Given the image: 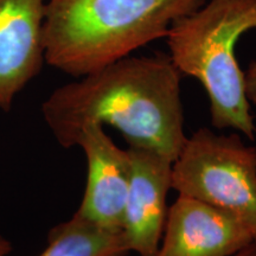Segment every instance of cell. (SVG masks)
Here are the masks:
<instances>
[{"mask_svg":"<svg viewBox=\"0 0 256 256\" xmlns=\"http://www.w3.org/2000/svg\"><path fill=\"white\" fill-rule=\"evenodd\" d=\"M180 78L168 55H130L56 88L42 114L64 148L76 146L86 126L98 124L119 130L128 147L174 162L188 138Z\"/></svg>","mask_w":256,"mask_h":256,"instance_id":"obj_1","label":"cell"},{"mask_svg":"<svg viewBox=\"0 0 256 256\" xmlns=\"http://www.w3.org/2000/svg\"><path fill=\"white\" fill-rule=\"evenodd\" d=\"M206 0H46L44 57L82 78L168 36L177 19Z\"/></svg>","mask_w":256,"mask_h":256,"instance_id":"obj_2","label":"cell"},{"mask_svg":"<svg viewBox=\"0 0 256 256\" xmlns=\"http://www.w3.org/2000/svg\"><path fill=\"white\" fill-rule=\"evenodd\" d=\"M252 28L256 0H209L174 22L165 37L176 68L206 89L212 126L232 128L250 140L255 138V124L235 44Z\"/></svg>","mask_w":256,"mask_h":256,"instance_id":"obj_3","label":"cell"},{"mask_svg":"<svg viewBox=\"0 0 256 256\" xmlns=\"http://www.w3.org/2000/svg\"><path fill=\"white\" fill-rule=\"evenodd\" d=\"M172 188L241 218L256 244V147L200 128L172 165Z\"/></svg>","mask_w":256,"mask_h":256,"instance_id":"obj_4","label":"cell"},{"mask_svg":"<svg viewBox=\"0 0 256 256\" xmlns=\"http://www.w3.org/2000/svg\"><path fill=\"white\" fill-rule=\"evenodd\" d=\"M252 243L250 229L238 216L179 194L168 209L156 256H232Z\"/></svg>","mask_w":256,"mask_h":256,"instance_id":"obj_5","label":"cell"},{"mask_svg":"<svg viewBox=\"0 0 256 256\" xmlns=\"http://www.w3.org/2000/svg\"><path fill=\"white\" fill-rule=\"evenodd\" d=\"M130 179L122 230L130 252L156 256L168 216L166 198L172 188L174 160L139 147H128Z\"/></svg>","mask_w":256,"mask_h":256,"instance_id":"obj_6","label":"cell"},{"mask_svg":"<svg viewBox=\"0 0 256 256\" xmlns=\"http://www.w3.org/2000/svg\"><path fill=\"white\" fill-rule=\"evenodd\" d=\"M76 146L87 159V183L75 215L98 226L122 229L130 179L128 151L115 145L98 124L83 128Z\"/></svg>","mask_w":256,"mask_h":256,"instance_id":"obj_7","label":"cell"},{"mask_svg":"<svg viewBox=\"0 0 256 256\" xmlns=\"http://www.w3.org/2000/svg\"><path fill=\"white\" fill-rule=\"evenodd\" d=\"M46 0H0V110L40 72Z\"/></svg>","mask_w":256,"mask_h":256,"instance_id":"obj_8","label":"cell"},{"mask_svg":"<svg viewBox=\"0 0 256 256\" xmlns=\"http://www.w3.org/2000/svg\"><path fill=\"white\" fill-rule=\"evenodd\" d=\"M130 252L122 229L98 226L74 216L48 235V246L38 256H126Z\"/></svg>","mask_w":256,"mask_h":256,"instance_id":"obj_9","label":"cell"},{"mask_svg":"<svg viewBox=\"0 0 256 256\" xmlns=\"http://www.w3.org/2000/svg\"><path fill=\"white\" fill-rule=\"evenodd\" d=\"M244 89L249 102L256 104V60L250 63L244 72Z\"/></svg>","mask_w":256,"mask_h":256,"instance_id":"obj_10","label":"cell"},{"mask_svg":"<svg viewBox=\"0 0 256 256\" xmlns=\"http://www.w3.org/2000/svg\"><path fill=\"white\" fill-rule=\"evenodd\" d=\"M12 250L11 242L4 236L0 235V256H8Z\"/></svg>","mask_w":256,"mask_h":256,"instance_id":"obj_11","label":"cell"},{"mask_svg":"<svg viewBox=\"0 0 256 256\" xmlns=\"http://www.w3.org/2000/svg\"><path fill=\"white\" fill-rule=\"evenodd\" d=\"M232 256H256V244L255 243H252L248 247L242 249V250L236 252V254Z\"/></svg>","mask_w":256,"mask_h":256,"instance_id":"obj_12","label":"cell"}]
</instances>
